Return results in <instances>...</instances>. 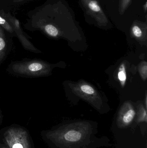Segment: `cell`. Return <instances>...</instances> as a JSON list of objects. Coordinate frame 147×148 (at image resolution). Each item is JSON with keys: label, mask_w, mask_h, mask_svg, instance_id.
<instances>
[{"label": "cell", "mask_w": 147, "mask_h": 148, "mask_svg": "<svg viewBox=\"0 0 147 148\" xmlns=\"http://www.w3.org/2000/svg\"><path fill=\"white\" fill-rule=\"evenodd\" d=\"M97 123L80 120L66 122L44 131L43 138L51 148H100L110 147L108 138L98 137Z\"/></svg>", "instance_id": "obj_1"}, {"label": "cell", "mask_w": 147, "mask_h": 148, "mask_svg": "<svg viewBox=\"0 0 147 148\" xmlns=\"http://www.w3.org/2000/svg\"><path fill=\"white\" fill-rule=\"evenodd\" d=\"M143 10H144V12L145 13H146L147 10V2H146L145 3V4H144V5H143Z\"/></svg>", "instance_id": "obj_15"}, {"label": "cell", "mask_w": 147, "mask_h": 148, "mask_svg": "<svg viewBox=\"0 0 147 148\" xmlns=\"http://www.w3.org/2000/svg\"><path fill=\"white\" fill-rule=\"evenodd\" d=\"M86 13L95 20L98 26L106 27L109 20L96 0H79Z\"/></svg>", "instance_id": "obj_6"}, {"label": "cell", "mask_w": 147, "mask_h": 148, "mask_svg": "<svg viewBox=\"0 0 147 148\" xmlns=\"http://www.w3.org/2000/svg\"><path fill=\"white\" fill-rule=\"evenodd\" d=\"M0 26L9 33H12L14 32V29L12 26L1 16H0Z\"/></svg>", "instance_id": "obj_14"}, {"label": "cell", "mask_w": 147, "mask_h": 148, "mask_svg": "<svg viewBox=\"0 0 147 148\" xmlns=\"http://www.w3.org/2000/svg\"><path fill=\"white\" fill-rule=\"evenodd\" d=\"M25 1V0H14V2L15 3H19L20 2L22 1Z\"/></svg>", "instance_id": "obj_16"}, {"label": "cell", "mask_w": 147, "mask_h": 148, "mask_svg": "<svg viewBox=\"0 0 147 148\" xmlns=\"http://www.w3.org/2000/svg\"><path fill=\"white\" fill-rule=\"evenodd\" d=\"M147 30L146 22L135 21L131 26V34L135 39L140 40H146Z\"/></svg>", "instance_id": "obj_8"}, {"label": "cell", "mask_w": 147, "mask_h": 148, "mask_svg": "<svg viewBox=\"0 0 147 148\" xmlns=\"http://www.w3.org/2000/svg\"><path fill=\"white\" fill-rule=\"evenodd\" d=\"M3 140L7 148H33L29 134L22 128L8 129L3 134Z\"/></svg>", "instance_id": "obj_4"}, {"label": "cell", "mask_w": 147, "mask_h": 148, "mask_svg": "<svg viewBox=\"0 0 147 148\" xmlns=\"http://www.w3.org/2000/svg\"><path fill=\"white\" fill-rule=\"evenodd\" d=\"M118 78L122 87H124L127 81V76L126 65L123 62L119 68L118 72Z\"/></svg>", "instance_id": "obj_11"}, {"label": "cell", "mask_w": 147, "mask_h": 148, "mask_svg": "<svg viewBox=\"0 0 147 148\" xmlns=\"http://www.w3.org/2000/svg\"><path fill=\"white\" fill-rule=\"evenodd\" d=\"M132 0H120L119 3V14L123 15L131 4Z\"/></svg>", "instance_id": "obj_12"}, {"label": "cell", "mask_w": 147, "mask_h": 148, "mask_svg": "<svg viewBox=\"0 0 147 148\" xmlns=\"http://www.w3.org/2000/svg\"><path fill=\"white\" fill-rule=\"evenodd\" d=\"M46 19H42L34 27L53 38H58L64 33L61 27L65 25L75 26V18L70 10L60 2L47 7Z\"/></svg>", "instance_id": "obj_2"}, {"label": "cell", "mask_w": 147, "mask_h": 148, "mask_svg": "<svg viewBox=\"0 0 147 148\" xmlns=\"http://www.w3.org/2000/svg\"><path fill=\"white\" fill-rule=\"evenodd\" d=\"M136 115H137V117L135 121L136 123H147L146 108L144 107L143 104H141L139 105Z\"/></svg>", "instance_id": "obj_10"}, {"label": "cell", "mask_w": 147, "mask_h": 148, "mask_svg": "<svg viewBox=\"0 0 147 148\" xmlns=\"http://www.w3.org/2000/svg\"><path fill=\"white\" fill-rule=\"evenodd\" d=\"M70 86L75 95L89 102L98 111L102 109L101 97L91 85L84 82H80L75 84H71Z\"/></svg>", "instance_id": "obj_5"}, {"label": "cell", "mask_w": 147, "mask_h": 148, "mask_svg": "<svg viewBox=\"0 0 147 148\" xmlns=\"http://www.w3.org/2000/svg\"><path fill=\"white\" fill-rule=\"evenodd\" d=\"M136 111L129 101L124 103L119 110L117 118V125L120 129L129 127L136 116Z\"/></svg>", "instance_id": "obj_7"}, {"label": "cell", "mask_w": 147, "mask_h": 148, "mask_svg": "<svg viewBox=\"0 0 147 148\" xmlns=\"http://www.w3.org/2000/svg\"><path fill=\"white\" fill-rule=\"evenodd\" d=\"M1 116H0V119H1Z\"/></svg>", "instance_id": "obj_18"}, {"label": "cell", "mask_w": 147, "mask_h": 148, "mask_svg": "<svg viewBox=\"0 0 147 148\" xmlns=\"http://www.w3.org/2000/svg\"><path fill=\"white\" fill-rule=\"evenodd\" d=\"M140 75L144 81H146L147 77V63L146 61H143L140 64L139 67Z\"/></svg>", "instance_id": "obj_13"}, {"label": "cell", "mask_w": 147, "mask_h": 148, "mask_svg": "<svg viewBox=\"0 0 147 148\" xmlns=\"http://www.w3.org/2000/svg\"><path fill=\"white\" fill-rule=\"evenodd\" d=\"M0 148H7V147H5V146H3L2 144H0Z\"/></svg>", "instance_id": "obj_17"}, {"label": "cell", "mask_w": 147, "mask_h": 148, "mask_svg": "<svg viewBox=\"0 0 147 148\" xmlns=\"http://www.w3.org/2000/svg\"><path fill=\"white\" fill-rule=\"evenodd\" d=\"M9 68L15 75L23 76L39 77L48 75L51 70L50 64L40 60L17 62L10 64Z\"/></svg>", "instance_id": "obj_3"}, {"label": "cell", "mask_w": 147, "mask_h": 148, "mask_svg": "<svg viewBox=\"0 0 147 148\" xmlns=\"http://www.w3.org/2000/svg\"><path fill=\"white\" fill-rule=\"evenodd\" d=\"M7 51V43L4 32L0 26V64L3 62Z\"/></svg>", "instance_id": "obj_9"}]
</instances>
